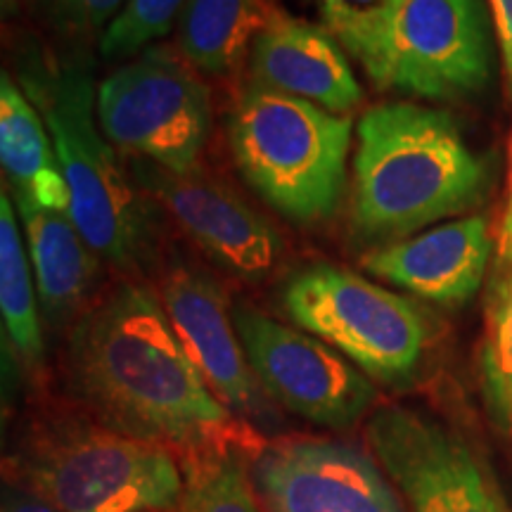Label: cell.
I'll return each instance as SVG.
<instances>
[{"label":"cell","mask_w":512,"mask_h":512,"mask_svg":"<svg viewBox=\"0 0 512 512\" xmlns=\"http://www.w3.org/2000/svg\"><path fill=\"white\" fill-rule=\"evenodd\" d=\"M494 247L489 221L475 214L377 247L363 268L422 302L456 309L479 292Z\"/></svg>","instance_id":"obj_14"},{"label":"cell","mask_w":512,"mask_h":512,"mask_svg":"<svg viewBox=\"0 0 512 512\" xmlns=\"http://www.w3.org/2000/svg\"><path fill=\"white\" fill-rule=\"evenodd\" d=\"M351 119L247 86L228 117L235 166L261 200L297 223L328 221L347 185Z\"/></svg>","instance_id":"obj_4"},{"label":"cell","mask_w":512,"mask_h":512,"mask_svg":"<svg viewBox=\"0 0 512 512\" xmlns=\"http://www.w3.org/2000/svg\"><path fill=\"white\" fill-rule=\"evenodd\" d=\"M233 320L256 380L290 413L328 430H349L373 411L375 382L328 342L247 304L235 306Z\"/></svg>","instance_id":"obj_9"},{"label":"cell","mask_w":512,"mask_h":512,"mask_svg":"<svg viewBox=\"0 0 512 512\" xmlns=\"http://www.w3.org/2000/svg\"><path fill=\"white\" fill-rule=\"evenodd\" d=\"M10 482L62 512H171L183 494L174 451L98 420L36 427L10 460Z\"/></svg>","instance_id":"obj_5"},{"label":"cell","mask_w":512,"mask_h":512,"mask_svg":"<svg viewBox=\"0 0 512 512\" xmlns=\"http://www.w3.org/2000/svg\"><path fill=\"white\" fill-rule=\"evenodd\" d=\"M249 475L266 512H406L377 458L337 439L266 441Z\"/></svg>","instance_id":"obj_11"},{"label":"cell","mask_w":512,"mask_h":512,"mask_svg":"<svg viewBox=\"0 0 512 512\" xmlns=\"http://www.w3.org/2000/svg\"><path fill=\"white\" fill-rule=\"evenodd\" d=\"M12 202L27 238L38 302L48 323L60 328L86 311L83 304L98 280V252L88 245L69 214L24 200Z\"/></svg>","instance_id":"obj_16"},{"label":"cell","mask_w":512,"mask_h":512,"mask_svg":"<svg viewBox=\"0 0 512 512\" xmlns=\"http://www.w3.org/2000/svg\"><path fill=\"white\" fill-rule=\"evenodd\" d=\"M366 437L408 512H512L479 446L444 420L394 403L370 413Z\"/></svg>","instance_id":"obj_8"},{"label":"cell","mask_w":512,"mask_h":512,"mask_svg":"<svg viewBox=\"0 0 512 512\" xmlns=\"http://www.w3.org/2000/svg\"><path fill=\"white\" fill-rule=\"evenodd\" d=\"M245 448L197 453L181 460L183 494L176 512H266L256 496Z\"/></svg>","instance_id":"obj_22"},{"label":"cell","mask_w":512,"mask_h":512,"mask_svg":"<svg viewBox=\"0 0 512 512\" xmlns=\"http://www.w3.org/2000/svg\"><path fill=\"white\" fill-rule=\"evenodd\" d=\"M283 309L384 387H411L434 344L432 318L420 304L339 266L294 271L283 287Z\"/></svg>","instance_id":"obj_6"},{"label":"cell","mask_w":512,"mask_h":512,"mask_svg":"<svg viewBox=\"0 0 512 512\" xmlns=\"http://www.w3.org/2000/svg\"><path fill=\"white\" fill-rule=\"evenodd\" d=\"M185 3L188 0H128L126 8L102 34L100 53L107 60H119L152 46L157 38L169 34Z\"/></svg>","instance_id":"obj_23"},{"label":"cell","mask_w":512,"mask_h":512,"mask_svg":"<svg viewBox=\"0 0 512 512\" xmlns=\"http://www.w3.org/2000/svg\"><path fill=\"white\" fill-rule=\"evenodd\" d=\"M491 185V159L472 150L444 110L384 102L356 124L351 230L363 245H392L465 214Z\"/></svg>","instance_id":"obj_2"},{"label":"cell","mask_w":512,"mask_h":512,"mask_svg":"<svg viewBox=\"0 0 512 512\" xmlns=\"http://www.w3.org/2000/svg\"><path fill=\"white\" fill-rule=\"evenodd\" d=\"M38 17L64 36H91L107 29L128 0H31Z\"/></svg>","instance_id":"obj_24"},{"label":"cell","mask_w":512,"mask_h":512,"mask_svg":"<svg viewBox=\"0 0 512 512\" xmlns=\"http://www.w3.org/2000/svg\"><path fill=\"white\" fill-rule=\"evenodd\" d=\"M268 15L261 0H188L178 15L183 60L204 74H228L252 48Z\"/></svg>","instance_id":"obj_18"},{"label":"cell","mask_w":512,"mask_h":512,"mask_svg":"<svg viewBox=\"0 0 512 512\" xmlns=\"http://www.w3.org/2000/svg\"><path fill=\"white\" fill-rule=\"evenodd\" d=\"M249 69L256 86L278 91L347 114L363 93L347 53L323 27L271 10L264 29L249 48Z\"/></svg>","instance_id":"obj_15"},{"label":"cell","mask_w":512,"mask_h":512,"mask_svg":"<svg viewBox=\"0 0 512 512\" xmlns=\"http://www.w3.org/2000/svg\"><path fill=\"white\" fill-rule=\"evenodd\" d=\"M0 512H62V510L55 508L53 503H48L46 498L34 494V491L10 482L3 486V505H0Z\"/></svg>","instance_id":"obj_26"},{"label":"cell","mask_w":512,"mask_h":512,"mask_svg":"<svg viewBox=\"0 0 512 512\" xmlns=\"http://www.w3.org/2000/svg\"><path fill=\"white\" fill-rule=\"evenodd\" d=\"M486 3H489L496 43L501 50L505 86H508L512 98V0H486Z\"/></svg>","instance_id":"obj_25"},{"label":"cell","mask_w":512,"mask_h":512,"mask_svg":"<svg viewBox=\"0 0 512 512\" xmlns=\"http://www.w3.org/2000/svg\"><path fill=\"white\" fill-rule=\"evenodd\" d=\"M95 110L119 150L171 174L197 171L211 131L209 91L169 50L147 48L102 79Z\"/></svg>","instance_id":"obj_7"},{"label":"cell","mask_w":512,"mask_h":512,"mask_svg":"<svg viewBox=\"0 0 512 512\" xmlns=\"http://www.w3.org/2000/svg\"><path fill=\"white\" fill-rule=\"evenodd\" d=\"M494 38L486 0H403L387 88L432 102L477 98L494 79Z\"/></svg>","instance_id":"obj_10"},{"label":"cell","mask_w":512,"mask_h":512,"mask_svg":"<svg viewBox=\"0 0 512 512\" xmlns=\"http://www.w3.org/2000/svg\"><path fill=\"white\" fill-rule=\"evenodd\" d=\"M162 304L190 361L230 413L256 430L280 418L242 349L226 292L207 273L174 266L162 283Z\"/></svg>","instance_id":"obj_12"},{"label":"cell","mask_w":512,"mask_h":512,"mask_svg":"<svg viewBox=\"0 0 512 512\" xmlns=\"http://www.w3.org/2000/svg\"><path fill=\"white\" fill-rule=\"evenodd\" d=\"M34 271L19 230L12 195H0V313L5 337L27 370L43 366V328Z\"/></svg>","instance_id":"obj_19"},{"label":"cell","mask_w":512,"mask_h":512,"mask_svg":"<svg viewBox=\"0 0 512 512\" xmlns=\"http://www.w3.org/2000/svg\"><path fill=\"white\" fill-rule=\"evenodd\" d=\"M512 264V143L508 162V192H505V209L496 238V268Z\"/></svg>","instance_id":"obj_27"},{"label":"cell","mask_w":512,"mask_h":512,"mask_svg":"<svg viewBox=\"0 0 512 512\" xmlns=\"http://www.w3.org/2000/svg\"><path fill=\"white\" fill-rule=\"evenodd\" d=\"M64 375L93 420L178 458L266 444L216 399L147 285L124 280L74 320Z\"/></svg>","instance_id":"obj_1"},{"label":"cell","mask_w":512,"mask_h":512,"mask_svg":"<svg viewBox=\"0 0 512 512\" xmlns=\"http://www.w3.org/2000/svg\"><path fill=\"white\" fill-rule=\"evenodd\" d=\"M133 174L185 235L233 275L261 280L283 259L285 242L278 230L223 183L200 171L171 174L143 159H136Z\"/></svg>","instance_id":"obj_13"},{"label":"cell","mask_w":512,"mask_h":512,"mask_svg":"<svg viewBox=\"0 0 512 512\" xmlns=\"http://www.w3.org/2000/svg\"><path fill=\"white\" fill-rule=\"evenodd\" d=\"M19 81L48 126L76 228L119 271L143 268L155 254V221L102 133L91 72L27 53Z\"/></svg>","instance_id":"obj_3"},{"label":"cell","mask_w":512,"mask_h":512,"mask_svg":"<svg viewBox=\"0 0 512 512\" xmlns=\"http://www.w3.org/2000/svg\"><path fill=\"white\" fill-rule=\"evenodd\" d=\"M0 162L12 200L69 214V190L46 121L8 72L0 74Z\"/></svg>","instance_id":"obj_17"},{"label":"cell","mask_w":512,"mask_h":512,"mask_svg":"<svg viewBox=\"0 0 512 512\" xmlns=\"http://www.w3.org/2000/svg\"><path fill=\"white\" fill-rule=\"evenodd\" d=\"M477 373L486 415L496 430L512 434V264L496 268L486 287Z\"/></svg>","instance_id":"obj_20"},{"label":"cell","mask_w":512,"mask_h":512,"mask_svg":"<svg viewBox=\"0 0 512 512\" xmlns=\"http://www.w3.org/2000/svg\"><path fill=\"white\" fill-rule=\"evenodd\" d=\"M320 24L344 53L366 69L380 88H387L394 29L403 0H311Z\"/></svg>","instance_id":"obj_21"}]
</instances>
